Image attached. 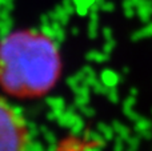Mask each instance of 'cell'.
Returning a JSON list of instances; mask_svg holds the SVG:
<instances>
[{"mask_svg": "<svg viewBox=\"0 0 152 151\" xmlns=\"http://www.w3.org/2000/svg\"><path fill=\"white\" fill-rule=\"evenodd\" d=\"M59 45L39 29H16L0 40V91L20 100L48 95L59 83Z\"/></svg>", "mask_w": 152, "mask_h": 151, "instance_id": "6da1fadb", "label": "cell"}, {"mask_svg": "<svg viewBox=\"0 0 152 151\" xmlns=\"http://www.w3.org/2000/svg\"><path fill=\"white\" fill-rule=\"evenodd\" d=\"M29 128L23 115L0 94V151H27Z\"/></svg>", "mask_w": 152, "mask_h": 151, "instance_id": "7a4b0ae2", "label": "cell"}]
</instances>
